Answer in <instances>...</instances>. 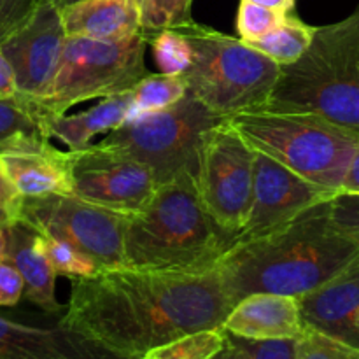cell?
<instances>
[{"mask_svg":"<svg viewBox=\"0 0 359 359\" xmlns=\"http://www.w3.org/2000/svg\"><path fill=\"white\" fill-rule=\"evenodd\" d=\"M297 359H359V349L305 326L298 337Z\"/></svg>","mask_w":359,"mask_h":359,"instance_id":"obj_28","label":"cell"},{"mask_svg":"<svg viewBox=\"0 0 359 359\" xmlns=\"http://www.w3.org/2000/svg\"><path fill=\"white\" fill-rule=\"evenodd\" d=\"M228 121L252 149L335 193L359 146L358 135L321 116L272 104L238 112Z\"/></svg>","mask_w":359,"mask_h":359,"instance_id":"obj_5","label":"cell"},{"mask_svg":"<svg viewBox=\"0 0 359 359\" xmlns=\"http://www.w3.org/2000/svg\"><path fill=\"white\" fill-rule=\"evenodd\" d=\"M339 193H356V195H359V146L354 151L353 158H351Z\"/></svg>","mask_w":359,"mask_h":359,"instance_id":"obj_35","label":"cell"},{"mask_svg":"<svg viewBox=\"0 0 359 359\" xmlns=\"http://www.w3.org/2000/svg\"><path fill=\"white\" fill-rule=\"evenodd\" d=\"M184 79L181 76H168V74H146L135 86L132 88L133 104L137 116L144 112L163 111L177 104L186 95Z\"/></svg>","mask_w":359,"mask_h":359,"instance_id":"obj_24","label":"cell"},{"mask_svg":"<svg viewBox=\"0 0 359 359\" xmlns=\"http://www.w3.org/2000/svg\"><path fill=\"white\" fill-rule=\"evenodd\" d=\"M48 2H51L53 6L58 7V9H63V7L70 6V4H76L79 2V0H48Z\"/></svg>","mask_w":359,"mask_h":359,"instance_id":"obj_39","label":"cell"},{"mask_svg":"<svg viewBox=\"0 0 359 359\" xmlns=\"http://www.w3.org/2000/svg\"><path fill=\"white\" fill-rule=\"evenodd\" d=\"M25 196L11 182L0 163V228L13 226L21 219V207H23Z\"/></svg>","mask_w":359,"mask_h":359,"instance_id":"obj_33","label":"cell"},{"mask_svg":"<svg viewBox=\"0 0 359 359\" xmlns=\"http://www.w3.org/2000/svg\"><path fill=\"white\" fill-rule=\"evenodd\" d=\"M249 2L259 4V6L270 7V9L283 11V13H290L294 6V0H249Z\"/></svg>","mask_w":359,"mask_h":359,"instance_id":"obj_38","label":"cell"},{"mask_svg":"<svg viewBox=\"0 0 359 359\" xmlns=\"http://www.w3.org/2000/svg\"><path fill=\"white\" fill-rule=\"evenodd\" d=\"M67 34L58 7L42 0L30 20L0 42V51L13 69L18 93L44 97L58 69Z\"/></svg>","mask_w":359,"mask_h":359,"instance_id":"obj_13","label":"cell"},{"mask_svg":"<svg viewBox=\"0 0 359 359\" xmlns=\"http://www.w3.org/2000/svg\"><path fill=\"white\" fill-rule=\"evenodd\" d=\"M147 46L153 49V56L161 74L182 76L193 60V49L179 30H160L144 34Z\"/></svg>","mask_w":359,"mask_h":359,"instance_id":"obj_25","label":"cell"},{"mask_svg":"<svg viewBox=\"0 0 359 359\" xmlns=\"http://www.w3.org/2000/svg\"><path fill=\"white\" fill-rule=\"evenodd\" d=\"M0 359H132L60 321H35L0 312Z\"/></svg>","mask_w":359,"mask_h":359,"instance_id":"obj_14","label":"cell"},{"mask_svg":"<svg viewBox=\"0 0 359 359\" xmlns=\"http://www.w3.org/2000/svg\"><path fill=\"white\" fill-rule=\"evenodd\" d=\"M60 16L67 37L123 41L142 32L140 0H79Z\"/></svg>","mask_w":359,"mask_h":359,"instance_id":"obj_18","label":"cell"},{"mask_svg":"<svg viewBox=\"0 0 359 359\" xmlns=\"http://www.w3.org/2000/svg\"><path fill=\"white\" fill-rule=\"evenodd\" d=\"M290 13L270 9V7L259 6V4L241 0L237 14V30L244 42H252L263 37L270 30L277 27Z\"/></svg>","mask_w":359,"mask_h":359,"instance_id":"obj_29","label":"cell"},{"mask_svg":"<svg viewBox=\"0 0 359 359\" xmlns=\"http://www.w3.org/2000/svg\"><path fill=\"white\" fill-rule=\"evenodd\" d=\"M212 359H249V356H248V351L242 347V344L238 342L235 337L228 335L226 333L224 346L214 354Z\"/></svg>","mask_w":359,"mask_h":359,"instance_id":"obj_37","label":"cell"},{"mask_svg":"<svg viewBox=\"0 0 359 359\" xmlns=\"http://www.w3.org/2000/svg\"><path fill=\"white\" fill-rule=\"evenodd\" d=\"M4 170L25 198L72 195L67 151L49 146L39 153H14L0 156Z\"/></svg>","mask_w":359,"mask_h":359,"instance_id":"obj_19","label":"cell"},{"mask_svg":"<svg viewBox=\"0 0 359 359\" xmlns=\"http://www.w3.org/2000/svg\"><path fill=\"white\" fill-rule=\"evenodd\" d=\"M67 163L74 196L125 216L142 209L158 188L146 165L100 144L67 151Z\"/></svg>","mask_w":359,"mask_h":359,"instance_id":"obj_11","label":"cell"},{"mask_svg":"<svg viewBox=\"0 0 359 359\" xmlns=\"http://www.w3.org/2000/svg\"><path fill=\"white\" fill-rule=\"evenodd\" d=\"M37 100L16 93L0 98V156L46 151L51 135Z\"/></svg>","mask_w":359,"mask_h":359,"instance_id":"obj_21","label":"cell"},{"mask_svg":"<svg viewBox=\"0 0 359 359\" xmlns=\"http://www.w3.org/2000/svg\"><path fill=\"white\" fill-rule=\"evenodd\" d=\"M314 30L316 27H311L298 18L287 14L273 30L248 44L279 65H290L307 51Z\"/></svg>","mask_w":359,"mask_h":359,"instance_id":"obj_22","label":"cell"},{"mask_svg":"<svg viewBox=\"0 0 359 359\" xmlns=\"http://www.w3.org/2000/svg\"><path fill=\"white\" fill-rule=\"evenodd\" d=\"M330 200L221 256L217 270L233 307L255 293L300 298L356 262L359 248L335 226Z\"/></svg>","mask_w":359,"mask_h":359,"instance_id":"obj_2","label":"cell"},{"mask_svg":"<svg viewBox=\"0 0 359 359\" xmlns=\"http://www.w3.org/2000/svg\"><path fill=\"white\" fill-rule=\"evenodd\" d=\"M16 81H14L13 69H11L9 62L6 60L4 53L0 51V98L13 97L16 95Z\"/></svg>","mask_w":359,"mask_h":359,"instance_id":"obj_36","label":"cell"},{"mask_svg":"<svg viewBox=\"0 0 359 359\" xmlns=\"http://www.w3.org/2000/svg\"><path fill=\"white\" fill-rule=\"evenodd\" d=\"M297 300L304 326L359 349V258L332 280Z\"/></svg>","mask_w":359,"mask_h":359,"instance_id":"obj_15","label":"cell"},{"mask_svg":"<svg viewBox=\"0 0 359 359\" xmlns=\"http://www.w3.org/2000/svg\"><path fill=\"white\" fill-rule=\"evenodd\" d=\"M146 48L144 32L123 41L67 37L55 77L37 100L42 114L49 119L79 102L130 91L149 74Z\"/></svg>","mask_w":359,"mask_h":359,"instance_id":"obj_8","label":"cell"},{"mask_svg":"<svg viewBox=\"0 0 359 359\" xmlns=\"http://www.w3.org/2000/svg\"><path fill=\"white\" fill-rule=\"evenodd\" d=\"M42 0H0V42L27 23Z\"/></svg>","mask_w":359,"mask_h":359,"instance_id":"obj_32","label":"cell"},{"mask_svg":"<svg viewBox=\"0 0 359 359\" xmlns=\"http://www.w3.org/2000/svg\"><path fill=\"white\" fill-rule=\"evenodd\" d=\"M235 339L248 351L249 359H297L298 339L245 340L238 337Z\"/></svg>","mask_w":359,"mask_h":359,"instance_id":"obj_31","label":"cell"},{"mask_svg":"<svg viewBox=\"0 0 359 359\" xmlns=\"http://www.w3.org/2000/svg\"><path fill=\"white\" fill-rule=\"evenodd\" d=\"M269 104L312 112L359 137V11L316 27L307 51L280 65Z\"/></svg>","mask_w":359,"mask_h":359,"instance_id":"obj_4","label":"cell"},{"mask_svg":"<svg viewBox=\"0 0 359 359\" xmlns=\"http://www.w3.org/2000/svg\"><path fill=\"white\" fill-rule=\"evenodd\" d=\"M23 297V279L7 256L0 259V307H14Z\"/></svg>","mask_w":359,"mask_h":359,"instance_id":"obj_34","label":"cell"},{"mask_svg":"<svg viewBox=\"0 0 359 359\" xmlns=\"http://www.w3.org/2000/svg\"><path fill=\"white\" fill-rule=\"evenodd\" d=\"M224 340L226 332L223 328L200 330L153 347L139 359H212L224 346Z\"/></svg>","mask_w":359,"mask_h":359,"instance_id":"obj_23","label":"cell"},{"mask_svg":"<svg viewBox=\"0 0 359 359\" xmlns=\"http://www.w3.org/2000/svg\"><path fill=\"white\" fill-rule=\"evenodd\" d=\"M304 328L297 298L273 293L242 298L223 323L228 335L245 340L298 339Z\"/></svg>","mask_w":359,"mask_h":359,"instance_id":"obj_16","label":"cell"},{"mask_svg":"<svg viewBox=\"0 0 359 359\" xmlns=\"http://www.w3.org/2000/svg\"><path fill=\"white\" fill-rule=\"evenodd\" d=\"M21 223L42 237L67 242L100 270L123 269L125 214L93 205L74 195L25 198Z\"/></svg>","mask_w":359,"mask_h":359,"instance_id":"obj_9","label":"cell"},{"mask_svg":"<svg viewBox=\"0 0 359 359\" xmlns=\"http://www.w3.org/2000/svg\"><path fill=\"white\" fill-rule=\"evenodd\" d=\"M193 0H140V25L144 34L177 30L193 23Z\"/></svg>","mask_w":359,"mask_h":359,"instance_id":"obj_26","label":"cell"},{"mask_svg":"<svg viewBox=\"0 0 359 359\" xmlns=\"http://www.w3.org/2000/svg\"><path fill=\"white\" fill-rule=\"evenodd\" d=\"M70 283L60 321L132 359L188 333L223 328L233 309L217 265L198 272L123 266Z\"/></svg>","mask_w":359,"mask_h":359,"instance_id":"obj_1","label":"cell"},{"mask_svg":"<svg viewBox=\"0 0 359 359\" xmlns=\"http://www.w3.org/2000/svg\"><path fill=\"white\" fill-rule=\"evenodd\" d=\"M255 174V149L223 121L210 132L200 161L196 189L217 224L237 235L249 212Z\"/></svg>","mask_w":359,"mask_h":359,"instance_id":"obj_10","label":"cell"},{"mask_svg":"<svg viewBox=\"0 0 359 359\" xmlns=\"http://www.w3.org/2000/svg\"><path fill=\"white\" fill-rule=\"evenodd\" d=\"M233 242L235 235L207 212L188 175L158 186L142 209L126 216L123 235L128 269L163 272L212 269Z\"/></svg>","mask_w":359,"mask_h":359,"instance_id":"obj_3","label":"cell"},{"mask_svg":"<svg viewBox=\"0 0 359 359\" xmlns=\"http://www.w3.org/2000/svg\"><path fill=\"white\" fill-rule=\"evenodd\" d=\"M135 116V104H133V95L130 90L104 98L90 111L74 116H53L46 121V125H48L49 135L65 142L70 149H81L91 144L95 135L109 133Z\"/></svg>","mask_w":359,"mask_h":359,"instance_id":"obj_20","label":"cell"},{"mask_svg":"<svg viewBox=\"0 0 359 359\" xmlns=\"http://www.w3.org/2000/svg\"><path fill=\"white\" fill-rule=\"evenodd\" d=\"M6 256V233H4V230L0 228V259Z\"/></svg>","mask_w":359,"mask_h":359,"instance_id":"obj_40","label":"cell"},{"mask_svg":"<svg viewBox=\"0 0 359 359\" xmlns=\"http://www.w3.org/2000/svg\"><path fill=\"white\" fill-rule=\"evenodd\" d=\"M177 30L193 49L191 63L181 77L196 100L224 118L269 104L279 63L242 39L196 21Z\"/></svg>","mask_w":359,"mask_h":359,"instance_id":"obj_6","label":"cell"},{"mask_svg":"<svg viewBox=\"0 0 359 359\" xmlns=\"http://www.w3.org/2000/svg\"><path fill=\"white\" fill-rule=\"evenodd\" d=\"M6 256L14 263L23 279V297L44 314L62 316L63 307L56 300V273L41 249L37 231L18 221L4 230Z\"/></svg>","mask_w":359,"mask_h":359,"instance_id":"obj_17","label":"cell"},{"mask_svg":"<svg viewBox=\"0 0 359 359\" xmlns=\"http://www.w3.org/2000/svg\"><path fill=\"white\" fill-rule=\"evenodd\" d=\"M39 241H41L42 252H44L46 259L55 270L56 276H65L72 280L86 279V277L100 272V269L88 256H84L83 252H79L67 242L56 241L51 237H42V235H39Z\"/></svg>","mask_w":359,"mask_h":359,"instance_id":"obj_27","label":"cell"},{"mask_svg":"<svg viewBox=\"0 0 359 359\" xmlns=\"http://www.w3.org/2000/svg\"><path fill=\"white\" fill-rule=\"evenodd\" d=\"M335 226L359 248V195L335 193L330 200Z\"/></svg>","mask_w":359,"mask_h":359,"instance_id":"obj_30","label":"cell"},{"mask_svg":"<svg viewBox=\"0 0 359 359\" xmlns=\"http://www.w3.org/2000/svg\"><path fill=\"white\" fill-rule=\"evenodd\" d=\"M333 195L335 191L300 177L279 161L255 151L251 203L244 226L235 235L233 244L269 233Z\"/></svg>","mask_w":359,"mask_h":359,"instance_id":"obj_12","label":"cell"},{"mask_svg":"<svg viewBox=\"0 0 359 359\" xmlns=\"http://www.w3.org/2000/svg\"><path fill=\"white\" fill-rule=\"evenodd\" d=\"M226 119L186 91L172 107L135 116L98 144L146 165L158 186L184 175L196 181L207 139Z\"/></svg>","mask_w":359,"mask_h":359,"instance_id":"obj_7","label":"cell"}]
</instances>
